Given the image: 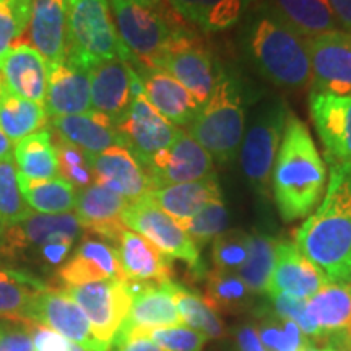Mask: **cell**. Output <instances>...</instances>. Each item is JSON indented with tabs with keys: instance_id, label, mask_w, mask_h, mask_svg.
I'll use <instances>...</instances> for the list:
<instances>
[{
	"instance_id": "obj_1",
	"label": "cell",
	"mask_w": 351,
	"mask_h": 351,
	"mask_svg": "<svg viewBox=\"0 0 351 351\" xmlns=\"http://www.w3.org/2000/svg\"><path fill=\"white\" fill-rule=\"evenodd\" d=\"M295 244L333 283L351 269V168H332L319 208L295 232Z\"/></svg>"
},
{
	"instance_id": "obj_2",
	"label": "cell",
	"mask_w": 351,
	"mask_h": 351,
	"mask_svg": "<svg viewBox=\"0 0 351 351\" xmlns=\"http://www.w3.org/2000/svg\"><path fill=\"white\" fill-rule=\"evenodd\" d=\"M270 182L276 208L287 223L311 215L326 194V163L307 125L291 111L285 121Z\"/></svg>"
},
{
	"instance_id": "obj_3",
	"label": "cell",
	"mask_w": 351,
	"mask_h": 351,
	"mask_svg": "<svg viewBox=\"0 0 351 351\" xmlns=\"http://www.w3.org/2000/svg\"><path fill=\"white\" fill-rule=\"evenodd\" d=\"M80 231L82 226L73 213H32L23 221L3 228L0 257L8 262L54 269L67 258Z\"/></svg>"
},
{
	"instance_id": "obj_4",
	"label": "cell",
	"mask_w": 351,
	"mask_h": 351,
	"mask_svg": "<svg viewBox=\"0 0 351 351\" xmlns=\"http://www.w3.org/2000/svg\"><path fill=\"white\" fill-rule=\"evenodd\" d=\"M132 57L112 23L108 0H69L67 62L90 72L103 60L130 62Z\"/></svg>"
},
{
	"instance_id": "obj_5",
	"label": "cell",
	"mask_w": 351,
	"mask_h": 351,
	"mask_svg": "<svg viewBox=\"0 0 351 351\" xmlns=\"http://www.w3.org/2000/svg\"><path fill=\"white\" fill-rule=\"evenodd\" d=\"M244 104L238 83L221 72L210 98L189 124V135L219 163H230L244 137Z\"/></svg>"
},
{
	"instance_id": "obj_6",
	"label": "cell",
	"mask_w": 351,
	"mask_h": 351,
	"mask_svg": "<svg viewBox=\"0 0 351 351\" xmlns=\"http://www.w3.org/2000/svg\"><path fill=\"white\" fill-rule=\"evenodd\" d=\"M251 51L261 72L275 85L301 90L311 85L307 43L282 20L263 16L254 26Z\"/></svg>"
},
{
	"instance_id": "obj_7",
	"label": "cell",
	"mask_w": 351,
	"mask_h": 351,
	"mask_svg": "<svg viewBox=\"0 0 351 351\" xmlns=\"http://www.w3.org/2000/svg\"><path fill=\"white\" fill-rule=\"evenodd\" d=\"M122 223L155 244L171 261L176 258L186 263L195 278L200 280L207 275L205 263L191 236L148 197L130 202L122 213Z\"/></svg>"
},
{
	"instance_id": "obj_8",
	"label": "cell",
	"mask_w": 351,
	"mask_h": 351,
	"mask_svg": "<svg viewBox=\"0 0 351 351\" xmlns=\"http://www.w3.org/2000/svg\"><path fill=\"white\" fill-rule=\"evenodd\" d=\"M288 108L278 99L269 101L256 114L239 147L241 169L258 192L269 191L271 169L282 143Z\"/></svg>"
},
{
	"instance_id": "obj_9",
	"label": "cell",
	"mask_w": 351,
	"mask_h": 351,
	"mask_svg": "<svg viewBox=\"0 0 351 351\" xmlns=\"http://www.w3.org/2000/svg\"><path fill=\"white\" fill-rule=\"evenodd\" d=\"M121 41L140 64L156 69L166 44L176 28L153 5L137 0H111Z\"/></svg>"
},
{
	"instance_id": "obj_10",
	"label": "cell",
	"mask_w": 351,
	"mask_h": 351,
	"mask_svg": "<svg viewBox=\"0 0 351 351\" xmlns=\"http://www.w3.org/2000/svg\"><path fill=\"white\" fill-rule=\"evenodd\" d=\"M156 69L174 77L200 104L210 98L221 72L212 54L186 28H176L166 44Z\"/></svg>"
},
{
	"instance_id": "obj_11",
	"label": "cell",
	"mask_w": 351,
	"mask_h": 351,
	"mask_svg": "<svg viewBox=\"0 0 351 351\" xmlns=\"http://www.w3.org/2000/svg\"><path fill=\"white\" fill-rule=\"evenodd\" d=\"M64 289L85 313L95 339L109 348L132 306L130 283L114 278Z\"/></svg>"
},
{
	"instance_id": "obj_12",
	"label": "cell",
	"mask_w": 351,
	"mask_h": 351,
	"mask_svg": "<svg viewBox=\"0 0 351 351\" xmlns=\"http://www.w3.org/2000/svg\"><path fill=\"white\" fill-rule=\"evenodd\" d=\"M129 283L132 306L111 346L125 343L153 328L184 326L171 293L169 280L165 283Z\"/></svg>"
},
{
	"instance_id": "obj_13",
	"label": "cell",
	"mask_w": 351,
	"mask_h": 351,
	"mask_svg": "<svg viewBox=\"0 0 351 351\" xmlns=\"http://www.w3.org/2000/svg\"><path fill=\"white\" fill-rule=\"evenodd\" d=\"M309 112L332 168H351V95H309Z\"/></svg>"
},
{
	"instance_id": "obj_14",
	"label": "cell",
	"mask_w": 351,
	"mask_h": 351,
	"mask_svg": "<svg viewBox=\"0 0 351 351\" xmlns=\"http://www.w3.org/2000/svg\"><path fill=\"white\" fill-rule=\"evenodd\" d=\"M116 129L122 145L129 148L143 168H147L156 153L168 150L181 130L166 121L145 96L132 99L129 111L117 122Z\"/></svg>"
},
{
	"instance_id": "obj_15",
	"label": "cell",
	"mask_w": 351,
	"mask_h": 351,
	"mask_svg": "<svg viewBox=\"0 0 351 351\" xmlns=\"http://www.w3.org/2000/svg\"><path fill=\"white\" fill-rule=\"evenodd\" d=\"M311 86L315 93L351 95V33L335 32L306 39Z\"/></svg>"
},
{
	"instance_id": "obj_16",
	"label": "cell",
	"mask_w": 351,
	"mask_h": 351,
	"mask_svg": "<svg viewBox=\"0 0 351 351\" xmlns=\"http://www.w3.org/2000/svg\"><path fill=\"white\" fill-rule=\"evenodd\" d=\"M28 322L41 324L80 345L86 351H108V346L95 339L86 315L65 289L47 288L29 307Z\"/></svg>"
},
{
	"instance_id": "obj_17",
	"label": "cell",
	"mask_w": 351,
	"mask_h": 351,
	"mask_svg": "<svg viewBox=\"0 0 351 351\" xmlns=\"http://www.w3.org/2000/svg\"><path fill=\"white\" fill-rule=\"evenodd\" d=\"M145 169L153 189L200 181L215 174L212 156L182 130H179L178 138L168 150L156 153Z\"/></svg>"
},
{
	"instance_id": "obj_18",
	"label": "cell",
	"mask_w": 351,
	"mask_h": 351,
	"mask_svg": "<svg viewBox=\"0 0 351 351\" xmlns=\"http://www.w3.org/2000/svg\"><path fill=\"white\" fill-rule=\"evenodd\" d=\"M93 182L116 192L129 202L143 199L152 192L147 169L124 145L108 148L98 155H86Z\"/></svg>"
},
{
	"instance_id": "obj_19",
	"label": "cell",
	"mask_w": 351,
	"mask_h": 351,
	"mask_svg": "<svg viewBox=\"0 0 351 351\" xmlns=\"http://www.w3.org/2000/svg\"><path fill=\"white\" fill-rule=\"evenodd\" d=\"M129 64L143 83L145 98L166 121L176 125H189L195 119L202 104L174 77L161 69L140 64L135 57Z\"/></svg>"
},
{
	"instance_id": "obj_20",
	"label": "cell",
	"mask_w": 351,
	"mask_h": 351,
	"mask_svg": "<svg viewBox=\"0 0 351 351\" xmlns=\"http://www.w3.org/2000/svg\"><path fill=\"white\" fill-rule=\"evenodd\" d=\"M327 283H330V280L309 258L302 256L295 243L278 241L275 265L267 285V295L283 293L309 300Z\"/></svg>"
},
{
	"instance_id": "obj_21",
	"label": "cell",
	"mask_w": 351,
	"mask_h": 351,
	"mask_svg": "<svg viewBox=\"0 0 351 351\" xmlns=\"http://www.w3.org/2000/svg\"><path fill=\"white\" fill-rule=\"evenodd\" d=\"M130 65L122 59L103 60L90 69L91 109L109 117L112 124L122 121L132 99Z\"/></svg>"
},
{
	"instance_id": "obj_22",
	"label": "cell",
	"mask_w": 351,
	"mask_h": 351,
	"mask_svg": "<svg viewBox=\"0 0 351 351\" xmlns=\"http://www.w3.org/2000/svg\"><path fill=\"white\" fill-rule=\"evenodd\" d=\"M129 202L116 192L91 184L78 191L75 200V217L82 228L101 238L119 243L127 228L122 223V213Z\"/></svg>"
},
{
	"instance_id": "obj_23",
	"label": "cell",
	"mask_w": 351,
	"mask_h": 351,
	"mask_svg": "<svg viewBox=\"0 0 351 351\" xmlns=\"http://www.w3.org/2000/svg\"><path fill=\"white\" fill-rule=\"evenodd\" d=\"M47 116L62 117L91 111L90 73L64 60L47 65V93L44 101Z\"/></svg>"
},
{
	"instance_id": "obj_24",
	"label": "cell",
	"mask_w": 351,
	"mask_h": 351,
	"mask_svg": "<svg viewBox=\"0 0 351 351\" xmlns=\"http://www.w3.org/2000/svg\"><path fill=\"white\" fill-rule=\"evenodd\" d=\"M0 75L13 95L44 106L47 93V64L33 44L20 39L13 44L0 67Z\"/></svg>"
},
{
	"instance_id": "obj_25",
	"label": "cell",
	"mask_w": 351,
	"mask_h": 351,
	"mask_svg": "<svg viewBox=\"0 0 351 351\" xmlns=\"http://www.w3.org/2000/svg\"><path fill=\"white\" fill-rule=\"evenodd\" d=\"M57 275L65 287H78L114 278L124 280L117 249L98 239L83 241L73 256L62 263Z\"/></svg>"
},
{
	"instance_id": "obj_26",
	"label": "cell",
	"mask_w": 351,
	"mask_h": 351,
	"mask_svg": "<svg viewBox=\"0 0 351 351\" xmlns=\"http://www.w3.org/2000/svg\"><path fill=\"white\" fill-rule=\"evenodd\" d=\"M122 276L132 283H165L173 275V261L138 232L125 230L119 239Z\"/></svg>"
},
{
	"instance_id": "obj_27",
	"label": "cell",
	"mask_w": 351,
	"mask_h": 351,
	"mask_svg": "<svg viewBox=\"0 0 351 351\" xmlns=\"http://www.w3.org/2000/svg\"><path fill=\"white\" fill-rule=\"evenodd\" d=\"M69 0H34L29 21L33 47L47 65L62 64L67 52Z\"/></svg>"
},
{
	"instance_id": "obj_28",
	"label": "cell",
	"mask_w": 351,
	"mask_h": 351,
	"mask_svg": "<svg viewBox=\"0 0 351 351\" xmlns=\"http://www.w3.org/2000/svg\"><path fill=\"white\" fill-rule=\"evenodd\" d=\"M52 127L60 140L75 145L86 155H98L108 148L122 145L121 135L112 121L93 109L75 116L52 117Z\"/></svg>"
},
{
	"instance_id": "obj_29",
	"label": "cell",
	"mask_w": 351,
	"mask_h": 351,
	"mask_svg": "<svg viewBox=\"0 0 351 351\" xmlns=\"http://www.w3.org/2000/svg\"><path fill=\"white\" fill-rule=\"evenodd\" d=\"M147 197L176 221H182L199 213L210 202L221 200V189L217 174H212L200 181L156 187Z\"/></svg>"
},
{
	"instance_id": "obj_30",
	"label": "cell",
	"mask_w": 351,
	"mask_h": 351,
	"mask_svg": "<svg viewBox=\"0 0 351 351\" xmlns=\"http://www.w3.org/2000/svg\"><path fill=\"white\" fill-rule=\"evenodd\" d=\"M307 314L322 337L351 333V285L327 283L307 300Z\"/></svg>"
},
{
	"instance_id": "obj_31",
	"label": "cell",
	"mask_w": 351,
	"mask_h": 351,
	"mask_svg": "<svg viewBox=\"0 0 351 351\" xmlns=\"http://www.w3.org/2000/svg\"><path fill=\"white\" fill-rule=\"evenodd\" d=\"M47 285L26 270L0 269V319L28 322L29 307Z\"/></svg>"
},
{
	"instance_id": "obj_32",
	"label": "cell",
	"mask_w": 351,
	"mask_h": 351,
	"mask_svg": "<svg viewBox=\"0 0 351 351\" xmlns=\"http://www.w3.org/2000/svg\"><path fill=\"white\" fill-rule=\"evenodd\" d=\"M176 13L205 33L231 28L251 0H168Z\"/></svg>"
},
{
	"instance_id": "obj_33",
	"label": "cell",
	"mask_w": 351,
	"mask_h": 351,
	"mask_svg": "<svg viewBox=\"0 0 351 351\" xmlns=\"http://www.w3.org/2000/svg\"><path fill=\"white\" fill-rule=\"evenodd\" d=\"M276 10L285 25L307 39L337 29L335 13L328 0H276Z\"/></svg>"
},
{
	"instance_id": "obj_34",
	"label": "cell",
	"mask_w": 351,
	"mask_h": 351,
	"mask_svg": "<svg viewBox=\"0 0 351 351\" xmlns=\"http://www.w3.org/2000/svg\"><path fill=\"white\" fill-rule=\"evenodd\" d=\"M13 153L21 178L38 181L59 178V156L49 130H38L21 138Z\"/></svg>"
},
{
	"instance_id": "obj_35",
	"label": "cell",
	"mask_w": 351,
	"mask_h": 351,
	"mask_svg": "<svg viewBox=\"0 0 351 351\" xmlns=\"http://www.w3.org/2000/svg\"><path fill=\"white\" fill-rule=\"evenodd\" d=\"M47 112L43 104L23 99L8 90L5 82L0 86V129L12 142L38 132L46 124Z\"/></svg>"
},
{
	"instance_id": "obj_36",
	"label": "cell",
	"mask_w": 351,
	"mask_h": 351,
	"mask_svg": "<svg viewBox=\"0 0 351 351\" xmlns=\"http://www.w3.org/2000/svg\"><path fill=\"white\" fill-rule=\"evenodd\" d=\"M19 184L25 202L33 212L59 215L75 208L77 189L62 178L38 181L19 176Z\"/></svg>"
},
{
	"instance_id": "obj_37",
	"label": "cell",
	"mask_w": 351,
	"mask_h": 351,
	"mask_svg": "<svg viewBox=\"0 0 351 351\" xmlns=\"http://www.w3.org/2000/svg\"><path fill=\"white\" fill-rule=\"evenodd\" d=\"M205 278L202 298L217 314H239L251 306L252 293L234 271L215 269Z\"/></svg>"
},
{
	"instance_id": "obj_38",
	"label": "cell",
	"mask_w": 351,
	"mask_h": 351,
	"mask_svg": "<svg viewBox=\"0 0 351 351\" xmlns=\"http://www.w3.org/2000/svg\"><path fill=\"white\" fill-rule=\"evenodd\" d=\"M169 288L184 326L205 333L208 339H221L225 335L223 320L218 317L213 309H210L199 293L192 291L173 280H169Z\"/></svg>"
},
{
	"instance_id": "obj_39",
	"label": "cell",
	"mask_w": 351,
	"mask_h": 351,
	"mask_svg": "<svg viewBox=\"0 0 351 351\" xmlns=\"http://www.w3.org/2000/svg\"><path fill=\"white\" fill-rule=\"evenodd\" d=\"M276 244L278 239L265 232L251 234L247 261L238 270V275L252 295H262L267 291V285L275 265Z\"/></svg>"
},
{
	"instance_id": "obj_40",
	"label": "cell",
	"mask_w": 351,
	"mask_h": 351,
	"mask_svg": "<svg viewBox=\"0 0 351 351\" xmlns=\"http://www.w3.org/2000/svg\"><path fill=\"white\" fill-rule=\"evenodd\" d=\"M33 213L23 199L19 184V171L13 158L0 161V228L23 221Z\"/></svg>"
},
{
	"instance_id": "obj_41",
	"label": "cell",
	"mask_w": 351,
	"mask_h": 351,
	"mask_svg": "<svg viewBox=\"0 0 351 351\" xmlns=\"http://www.w3.org/2000/svg\"><path fill=\"white\" fill-rule=\"evenodd\" d=\"M256 328L267 351H301L309 341L293 320L276 317L271 311H262Z\"/></svg>"
},
{
	"instance_id": "obj_42",
	"label": "cell",
	"mask_w": 351,
	"mask_h": 351,
	"mask_svg": "<svg viewBox=\"0 0 351 351\" xmlns=\"http://www.w3.org/2000/svg\"><path fill=\"white\" fill-rule=\"evenodd\" d=\"M34 0H0V67L7 52L29 28Z\"/></svg>"
},
{
	"instance_id": "obj_43",
	"label": "cell",
	"mask_w": 351,
	"mask_h": 351,
	"mask_svg": "<svg viewBox=\"0 0 351 351\" xmlns=\"http://www.w3.org/2000/svg\"><path fill=\"white\" fill-rule=\"evenodd\" d=\"M228 221H230V215H228L226 205L223 204V200H215L210 202L207 207L202 208L192 218L178 221V225L191 236L199 249L226 231Z\"/></svg>"
},
{
	"instance_id": "obj_44",
	"label": "cell",
	"mask_w": 351,
	"mask_h": 351,
	"mask_svg": "<svg viewBox=\"0 0 351 351\" xmlns=\"http://www.w3.org/2000/svg\"><path fill=\"white\" fill-rule=\"evenodd\" d=\"M251 234L243 230H226L213 239L212 258L218 270L238 271L249 256Z\"/></svg>"
},
{
	"instance_id": "obj_45",
	"label": "cell",
	"mask_w": 351,
	"mask_h": 351,
	"mask_svg": "<svg viewBox=\"0 0 351 351\" xmlns=\"http://www.w3.org/2000/svg\"><path fill=\"white\" fill-rule=\"evenodd\" d=\"M57 156H59V178L65 179L73 187L83 189L93 184L90 165H88L86 153H83L75 145L64 142L59 138L57 142Z\"/></svg>"
},
{
	"instance_id": "obj_46",
	"label": "cell",
	"mask_w": 351,
	"mask_h": 351,
	"mask_svg": "<svg viewBox=\"0 0 351 351\" xmlns=\"http://www.w3.org/2000/svg\"><path fill=\"white\" fill-rule=\"evenodd\" d=\"M269 300L271 302V313L283 320H293L311 341H317L322 337L319 327L315 326L314 320L307 314V300L283 295V293L271 295L269 296Z\"/></svg>"
},
{
	"instance_id": "obj_47",
	"label": "cell",
	"mask_w": 351,
	"mask_h": 351,
	"mask_svg": "<svg viewBox=\"0 0 351 351\" xmlns=\"http://www.w3.org/2000/svg\"><path fill=\"white\" fill-rule=\"evenodd\" d=\"M143 337H148L165 351H202L208 341L205 333L187 326L153 328Z\"/></svg>"
},
{
	"instance_id": "obj_48",
	"label": "cell",
	"mask_w": 351,
	"mask_h": 351,
	"mask_svg": "<svg viewBox=\"0 0 351 351\" xmlns=\"http://www.w3.org/2000/svg\"><path fill=\"white\" fill-rule=\"evenodd\" d=\"M29 322L0 319V351H34Z\"/></svg>"
},
{
	"instance_id": "obj_49",
	"label": "cell",
	"mask_w": 351,
	"mask_h": 351,
	"mask_svg": "<svg viewBox=\"0 0 351 351\" xmlns=\"http://www.w3.org/2000/svg\"><path fill=\"white\" fill-rule=\"evenodd\" d=\"M28 327L34 351H69L70 340L65 339L60 333L34 322H29Z\"/></svg>"
},
{
	"instance_id": "obj_50",
	"label": "cell",
	"mask_w": 351,
	"mask_h": 351,
	"mask_svg": "<svg viewBox=\"0 0 351 351\" xmlns=\"http://www.w3.org/2000/svg\"><path fill=\"white\" fill-rule=\"evenodd\" d=\"M234 340L238 351H267L262 345L256 326L252 324H244L234 332Z\"/></svg>"
},
{
	"instance_id": "obj_51",
	"label": "cell",
	"mask_w": 351,
	"mask_h": 351,
	"mask_svg": "<svg viewBox=\"0 0 351 351\" xmlns=\"http://www.w3.org/2000/svg\"><path fill=\"white\" fill-rule=\"evenodd\" d=\"M108 351H165L160 348L155 341H152L148 337L138 335L134 339L127 340L125 343L117 345V346H109Z\"/></svg>"
},
{
	"instance_id": "obj_52",
	"label": "cell",
	"mask_w": 351,
	"mask_h": 351,
	"mask_svg": "<svg viewBox=\"0 0 351 351\" xmlns=\"http://www.w3.org/2000/svg\"><path fill=\"white\" fill-rule=\"evenodd\" d=\"M337 21L345 26L346 32L351 33V0H328Z\"/></svg>"
},
{
	"instance_id": "obj_53",
	"label": "cell",
	"mask_w": 351,
	"mask_h": 351,
	"mask_svg": "<svg viewBox=\"0 0 351 351\" xmlns=\"http://www.w3.org/2000/svg\"><path fill=\"white\" fill-rule=\"evenodd\" d=\"M317 341H326L335 351H351V333H333L322 337Z\"/></svg>"
},
{
	"instance_id": "obj_54",
	"label": "cell",
	"mask_w": 351,
	"mask_h": 351,
	"mask_svg": "<svg viewBox=\"0 0 351 351\" xmlns=\"http://www.w3.org/2000/svg\"><path fill=\"white\" fill-rule=\"evenodd\" d=\"M8 158H13L12 140L3 134L2 129H0V161L8 160Z\"/></svg>"
},
{
	"instance_id": "obj_55",
	"label": "cell",
	"mask_w": 351,
	"mask_h": 351,
	"mask_svg": "<svg viewBox=\"0 0 351 351\" xmlns=\"http://www.w3.org/2000/svg\"><path fill=\"white\" fill-rule=\"evenodd\" d=\"M301 351H335L330 345L326 343V341H307L304 348Z\"/></svg>"
},
{
	"instance_id": "obj_56",
	"label": "cell",
	"mask_w": 351,
	"mask_h": 351,
	"mask_svg": "<svg viewBox=\"0 0 351 351\" xmlns=\"http://www.w3.org/2000/svg\"><path fill=\"white\" fill-rule=\"evenodd\" d=\"M137 2H142V3H147V5H153V7H158L160 5L163 0H137Z\"/></svg>"
},
{
	"instance_id": "obj_57",
	"label": "cell",
	"mask_w": 351,
	"mask_h": 351,
	"mask_svg": "<svg viewBox=\"0 0 351 351\" xmlns=\"http://www.w3.org/2000/svg\"><path fill=\"white\" fill-rule=\"evenodd\" d=\"M346 283L351 285V269H350V271H348V278H346Z\"/></svg>"
}]
</instances>
